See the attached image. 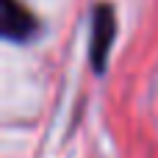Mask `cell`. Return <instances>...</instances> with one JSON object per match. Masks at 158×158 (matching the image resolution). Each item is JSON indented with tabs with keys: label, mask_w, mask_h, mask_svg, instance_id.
I'll return each instance as SVG.
<instances>
[{
	"label": "cell",
	"mask_w": 158,
	"mask_h": 158,
	"mask_svg": "<svg viewBox=\"0 0 158 158\" xmlns=\"http://www.w3.org/2000/svg\"><path fill=\"white\" fill-rule=\"evenodd\" d=\"M114 42H117V8L114 3L100 0L92 8V39H89V61L94 75L106 72Z\"/></svg>",
	"instance_id": "6da1fadb"
},
{
	"label": "cell",
	"mask_w": 158,
	"mask_h": 158,
	"mask_svg": "<svg viewBox=\"0 0 158 158\" xmlns=\"http://www.w3.org/2000/svg\"><path fill=\"white\" fill-rule=\"evenodd\" d=\"M0 33L6 42L25 44L33 42L42 33L39 17L22 3V0H3V17H0Z\"/></svg>",
	"instance_id": "7a4b0ae2"
}]
</instances>
